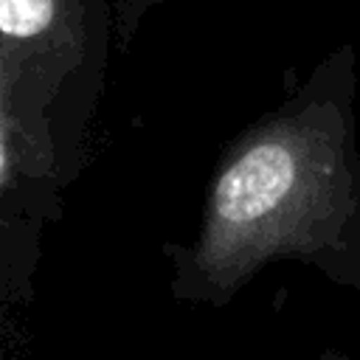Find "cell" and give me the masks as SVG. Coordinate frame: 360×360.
Instances as JSON below:
<instances>
[{
    "instance_id": "1",
    "label": "cell",
    "mask_w": 360,
    "mask_h": 360,
    "mask_svg": "<svg viewBox=\"0 0 360 360\" xmlns=\"http://www.w3.org/2000/svg\"><path fill=\"white\" fill-rule=\"evenodd\" d=\"M354 208L357 177L335 110L284 115L250 132L217 177L191 253L200 295H231L281 250L315 256Z\"/></svg>"
},
{
    "instance_id": "2",
    "label": "cell",
    "mask_w": 360,
    "mask_h": 360,
    "mask_svg": "<svg viewBox=\"0 0 360 360\" xmlns=\"http://www.w3.org/2000/svg\"><path fill=\"white\" fill-rule=\"evenodd\" d=\"M53 20V0H0V28L8 39L45 31Z\"/></svg>"
}]
</instances>
